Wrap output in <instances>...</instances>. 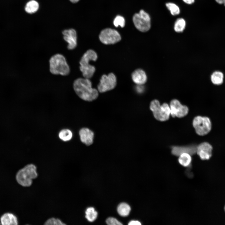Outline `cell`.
Segmentation results:
<instances>
[{"instance_id": "ffe728a7", "label": "cell", "mask_w": 225, "mask_h": 225, "mask_svg": "<svg viewBox=\"0 0 225 225\" xmlns=\"http://www.w3.org/2000/svg\"><path fill=\"white\" fill-rule=\"evenodd\" d=\"M39 8V4L36 1L32 0L26 4L25 10L28 13H32L36 12Z\"/></svg>"}, {"instance_id": "8992f818", "label": "cell", "mask_w": 225, "mask_h": 225, "mask_svg": "<svg viewBox=\"0 0 225 225\" xmlns=\"http://www.w3.org/2000/svg\"><path fill=\"white\" fill-rule=\"evenodd\" d=\"M135 27L142 32H147L151 27V19L149 15L143 10L135 14L132 18Z\"/></svg>"}, {"instance_id": "7402d4cb", "label": "cell", "mask_w": 225, "mask_h": 225, "mask_svg": "<svg viewBox=\"0 0 225 225\" xmlns=\"http://www.w3.org/2000/svg\"><path fill=\"white\" fill-rule=\"evenodd\" d=\"M85 217L89 222H92L95 221L96 219L98 212L96 211L93 207H89L85 211Z\"/></svg>"}, {"instance_id": "4fadbf2b", "label": "cell", "mask_w": 225, "mask_h": 225, "mask_svg": "<svg viewBox=\"0 0 225 225\" xmlns=\"http://www.w3.org/2000/svg\"><path fill=\"white\" fill-rule=\"evenodd\" d=\"M79 133L82 143L88 146L93 143L94 134L91 130L87 128H83L80 130Z\"/></svg>"}, {"instance_id": "f1b7e54d", "label": "cell", "mask_w": 225, "mask_h": 225, "mask_svg": "<svg viewBox=\"0 0 225 225\" xmlns=\"http://www.w3.org/2000/svg\"><path fill=\"white\" fill-rule=\"evenodd\" d=\"M185 3L188 4H192L193 3L195 0H182Z\"/></svg>"}, {"instance_id": "7a4b0ae2", "label": "cell", "mask_w": 225, "mask_h": 225, "mask_svg": "<svg viewBox=\"0 0 225 225\" xmlns=\"http://www.w3.org/2000/svg\"><path fill=\"white\" fill-rule=\"evenodd\" d=\"M50 72L54 75H68L70 69L65 57L62 54L57 53L52 56L49 60Z\"/></svg>"}, {"instance_id": "44dd1931", "label": "cell", "mask_w": 225, "mask_h": 225, "mask_svg": "<svg viewBox=\"0 0 225 225\" xmlns=\"http://www.w3.org/2000/svg\"><path fill=\"white\" fill-rule=\"evenodd\" d=\"M59 138L64 141L70 140L72 136V131L68 129H63L61 130L58 134Z\"/></svg>"}, {"instance_id": "83f0119b", "label": "cell", "mask_w": 225, "mask_h": 225, "mask_svg": "<svg viewBox=\"0 0 225 225\" xmlns=\"http://www.w3.org/2000/svg\"><path fill=\"white\" fill-rule=\"evenodd\" d=\"M129 225H141V222L138 221L132 220L130 221L128 224Z\"/></svg>"}, {"instance_id": "2e32d148", "label": "cell", "mask_w": 225, "mask_h": 225, "mask_svg": "<svg viewBox=\"0 0 225 225\" xmlns=\"http://www.w3.org/2000/svg\"><path fill=\"white\" fill-rule=\"evenodd\" d=\"M0 220L2 225H17L18 224L17 217L11 213H5L1 217Z\"/></svg>"}, {"instance_id": "7c38bea8", "label": "cell", "mask_w": 225, "mask_h": 225, "mask_svg": "<svg viewBox=\"0 0 225 225\" xmlns=\"http://www.w3.org/2000/svg\"><path fill=\"white\" fill-rule=\"evenodd\" d=\"M212 146L208 143L203 142L198 146L196 153L202 160H208L212 156Z\"/></svg>"}, {"instance_id": "6da1fadb", "label": "cell", "mask_w": 225, "mask_h": 225, "mask_svg": "<svg viewBox=\"0 0 225 225\" xmlns=\"http://www.w3.org/2000/svg\"><path fill=\"white\" fill-rule=\"evenodd\" d=\"M91 81L88 78H78L74 81L73 88L77 95L82 99L92 101L98 96V90L92 88Z\"/></svg>"}, {"instance_id": "484cf974", "label": "cell", "mask_w": 225, "mask_h": 225, "mask_svg": "<svg viewBox=\"0 0 225 225\" xmlns=\"http://www.w3.org/2000/svg\"><path fill=\"white\" fill-rule=\"evenodd\" d=\"M44 224L47 225H63L65 224L59 219L52 218L48 219L45 222Z\"/></svg>"}, {"instance_id": "4316f807", "label": "cell", "mask_w": 225, "mask_h": 225, "mask_svg": "<svg viewBox=\"0 0 225 225\" xmlns=\"http://www.w3.org/2000/svg\"><path fill=\"white\" fill-rule=\"evenodd\" d=\"M107 223L109 225H121L122 224L116 219L112 217L108 218L106 220Z\"/></svg>"}, {"instance_id": "5b68a950", "label": "cell", "mask_w": 225, "mask_h": 225, "mask_svg": "<svg viewBox=\"0 0 225 225\" xmlns=\"http://www.w3.org/2000/svg\"><path fill=\"white\" fill-rule=\"evenodd\" d=\"M150 108L156 120L163 122L168 120L169 118L170 108L167 103H164L161 105L158 100L155 99L151 102Z\"/></svg>"}, {"instance_id": "d6986e66", "label": "cell", "mask_w": 225, "mask_h": 225, "mask_svg": "<svg viewBox=\"0 0 225 225\" xmlns=\"http://www.w3.org/2000/svg\"><path fill=\"white\" fill-rule=\"evenodd\" d=\"M223 74L220 71H215L211 75V80L213 84L216 85L222 84L223 80Z\"/></svg>"}, {"instance_id": "4dcf8cb0", "label": "cell", "mask_w": 225, "mask_h": 225, "mask_svg": "<svg viewBox=\"0 0 225 225\" xmlns=\"http://www.w3.org/2000/svg\"><path fill=\"white\" fill-rule=\"evenodd\" d=\"M70 2L72 3H76L78 2L79 0H69Z\"/></svg>"}, {"instance_id": "ba28073f", "label": "cell", "mask_w": 225, "mask_h": 225, "mask_svg": "<svg viewBox=\"0 0 225 225\" xmlns=\"http://www.w3.org/2000/svg\"><path fill=\"white\" fill-rule=\"evenodd\" d=\"M99 38L102 43L106 45L116 43L121 39L119 32L116 30L110 28L102 30L99 34Z\"/></svg>"}, {"instance_id": "30bf717a", "label": "cell", "mask_w": 225, "mask_h": 225, "mask_svg": "<svg viewBox=\"0 0 225 225\" xmlns=\"http://www.w3.org/2000/svg\"><path fill=\"white\" fill-rule=\"evenodd\" d=\"M169 107L170 115L173 118L184 117L188 114L189 111L188 108L186 106L182 105L176 99L171 101Z\"/></svg>"}, {"instance_id": "9c48e42d", "label": "cell", "mask_w": 225, "mask_h": 225, "mask_svg": "<svg viewBox=\"0 0 225 225\" xmlns=\"http://www.w3.org/2000/svg\"><path fill=\"white\" fill-rule=\"evenodd\" d=\"M117 84V79L113 73L102 75L98 85V92L103 93L114 89Z\"/></svg>"}, {"instance_id": "8fae6325", "label": "cell", "mask_w": 225, "mask_h": 225, "mask_svg": "<svg viewBox=\"0 0 225 225\" xmlns=\"http://www.w3.org/2000/svg\"><path fill=\"white\" fill-rule=\"evenodd\" d=\"M64 39L68 43V48L72 50L77 46V35L76 31L73 29L65 30L62 31Z\"/></svg>"}, {"instance_id": "5bb4252c", "label": "cell", "mask_w": 225, "mask_h": 225, "mask_svg": "<svg viewBox=\"0 0 225 225\" xmlns=\"http://www.w3.org/2000/svg\"><path fill=\"white\" fill-rule=\"evenodd\" d=\"M131 76L133 82L138 85H142L147 80V76L145 72L141 69L134 70Z\"/></svg>"}, {"instance_id": "1f68e13d", "label": "cell", "mask_w": 225, "mask_h": 225, "mask_svg": "<svg viewBox=\"0 0 225 225\" xmlns=\"http://www.w3.org/2000/svg\"><path fill=\"white\" fill-rule=\"evenodd\" d=\"M224 210H225V207H224Z\"/></svg>"}, {"instance_id": "e0dca14e", "label": "cell", "mask_w": 225, "mask_h": 225, "mask_svg": "<svg viewBox=\"0 0 225 225\" xmlns=\"http://www.w3.org/2000/svg\"><path fill=\"white\" fill-rule=\"evenodd\" d=\"M178 159L179 164L184 167L190 166L192 158L191 155L188 153H183L179 156Z\"/></svg>"}, {"instance_id": "d4e9b609", "label": "cell", "mask_w": 225, "mask_h": 225, "mask_svg": "<svg viewBox=\"0 0 225 225\" xmlns=\"http://www.w3.org/2000/svg\"><path fill=\"white\" fill-rule=\"evenodd\" d=\"M113 23L116 27H118L119 26L122 28H123L125 25V20L122 16L118 15L114 19Z\"/></svg>"}, {"instance_id": "f546056e", "label": "cell", "mask_w": 225, "mask_h": 225, "mask_svg": "<svg viewBox=\"0 0 225 225\" xmlns=\"http://www.w3.org/2000/svg\"><path fill=\"white\" fill-rule=\"evenodd\" d=\"M219 4H223L225 6V0H215Z\"/></svg>"}, {"instance_id": "52a82bcc", "label": "cell", "mask_w": 225, "mask_h": 225, "mask_svg": "<svg viewBox=\"0 0 225 225\" xmlns=\"http://www.w3.org/2000/svg\"><path fill=\"white\" fill-rule=\"evenodd\" d=\"M192 125L196 133L200 136L207 134L211 129V121L206 117L198 116L195 117L193 120Z\"/></svg>"}, {"instance_id": "ac0fdd59", "label": "cell", "mask_w": 225, "mask_h": 225, "mask_svg": "<svg viewBox=\"0 0 225 225\" xmlns=\"http://www.w3.org/2000/svg\"><path fill=\"white\" fill-rule=\"evenodd\" d=\"M131 211V208L129 205L125 202H122L119 204L117 207V211L118 214L122 217L128 216Z\"/></svg>"}, {"instance_id": "9a60e30c", "label": "cell", "mask_w": 225, "mask_h": 225, "mask_svg": "<svg viewBox=\"0 0 225 225\" xmlns=\"http://www.w3.org/2000/svg\"><path fill=\"white\" fill-rule=\"evenodd\" d=\"M196 151L197 148L175 146L172 148V153L173 155L178 156L183 153H188L192 155L196 153Z\"/></svg>"}, {"instance_id": "cb8c5ba5", "label": "cell", "mask_w": 225, "mask_h": 225, "mask_svg": "<svg viewBox=\"0 0 225 225\" xmlns=\"http://www.w3.org/2000/svg\"><path fill=\"white\" fill-rule=\"evenodd\" d=\"M166 6L170 11L172 15H175L178 14L180 13L179 8L175 4L172 2H168L166 4Z\"/></svg>"}, {"instance_id": "3957f363", "label": "cell", "mask_w": 225, "mask_h": 225, "mask_svg": "<svg viewBox=\"0 0 225 225\" xmlns=\"http://www.w3.org/2000/svg\"><path fill=\"white\" fill-rule=\"evenodd\" d=\"M98 58L96 52L93 50H88L82 57L80 62V69L84 78L89 79L95 71L94 66L90 64L91 61H95Z\"/></svg>"}, {"instance_id": "603a6c76", "label": "cell", "mask_w": 225, "mask_h": 225, "mask_svg": "<svg viewBox=\"0 0 225 225\" xmlns=\"http://www.w3.org/2000/svg\"><path fill=\"white\" fill-rule=\"evenodd\" d=\"M185 26L186 22L183 18H178L175 23L174 30L177 32H182L184 29Z\"/></svg>"}, {"instance_id": "277c9868", "label": "cell", "mask_w": 225, "mask_h": 225, "mask_svg": "<svg viewBox=\"0 0 225 225\" xmlns=\"http://www.w3.org/2000/svg\"><path fill=\"white\" fill-rule=\"evenodd\" d=\"M38 176L36 166L33 164H30L18 172L16 179L20 185L23 187H28L32 185V180L36 178Z\"/></svg>"}]
</instances>
